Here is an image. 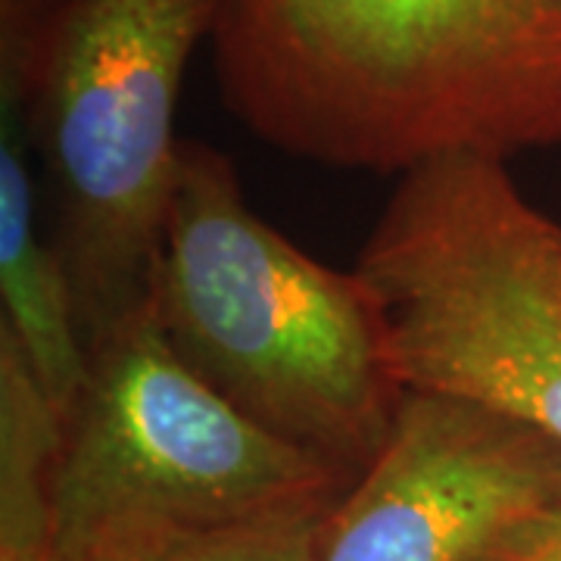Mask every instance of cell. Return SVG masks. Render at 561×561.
<instances>
[{"label": "cell", "instance_id": "obj_3", "mask_svg": "<svg viewBox=\"0 0 561 561\" xmlns=\"http://www.w3.org/2000/svg\"><path fill=\"white\" fill-rule=\"evenodd\" d=\"M353 272L405 393L471 402L561 443V225L505 160L449 153L400 175Z\"/></svg>", "mask_w": 561, "mask_h": 561}, {"label": "cell", "instance_id": "obj_7", "mask_svg": "<svg viewBox=\"0 0 561 561\" xmlns=\"http://www.w3.org/2000/svg\"><path fill=\"white\" fill-rule=\"evenodd\" d=\"M334 500H312L253 522L181 534L94 561H316Z\"/></svg>", "mask_w": 561, "mask_h": 561}, {"label": "cell", "instance_id": "obj_6", "mask_svg": "<svg viewBox=\"0 0 561 561\" xmlns=\"http://www.w3.org/2000/svg\"><path fill=\"white\" fill-rule=\"evenodd\" d=\"M561 502V443L471 402L405 393L375 461L334 502L316 561H481Z\"/></svg>", "mask_w": 561, "mask_h": 561}, {"label": "cell", "instance_id": "obj_8", "mask_svg": "<svg viewBox=\"0 0 561 561\" xmlns=\"http://www.w3.org/2000/svg\"><path fill=\"white\" fill-rule=\"evenodd\" d=\"M481 561H561V502L512 527Z\"/></svg>", "mask_w": 561, "mask_h": 561}, {"label": "cell", "instance_id": "obj_2", "mask_svg": "<svg viewBox=\"0 0 561 561\" xmlns=\"http://www.w3.org/2000/svg\"><path fill=\"white\" fill-rule=\"evenodd\" d=\"M147 306L175 359L268 434L350 481L381 453L405 390L365 284L262 221L201 140H181Z\"/></svg>", "mask_w": 561, "mask_h": 561}, {"label": "cell", "instance_id": "obj_5", "mask_svg": "<svg viewBox=\"0 0 561 561\" xmlns=\"http://www.w3.org/2000/svg\"><path fill=\"white\" fill-rule=\"evenodd\" d=\"M350 478L197 381L150 306L88 353L50 474L57 561H94L181 534L334 500Z\"/></svg>", "mask_w": 561, "mask_h": 561}, {"label": "cell", "instance_id": "obj_1", "mask_svg": "<svg viewBox=\"0 0 561 561\" xmlns=\"http://www.w3.org/2000/svg\"><path fill=\"white\" fill-rule=\"evenodd\" d=\"M209 44L228 113L316 165L561 144V0H216Z\"/></svg>", "mask_w": 561, "mask_h": 561}, {"label": "cell", "instance_id": "obj_4", "mask_svg": "<svg viewBox=\"0 0 561 561\" xmlns=\"http://www.w3.org/2000/svg\"><path fill=\"white\" fill-rule=\"evenodd\" d=\"M216 0H66L35 94L50 241L91 353L150 302L179 165L175 110Z\"/></svg>", "mask_w": 561, "mask_h": 561}]
</instances>
